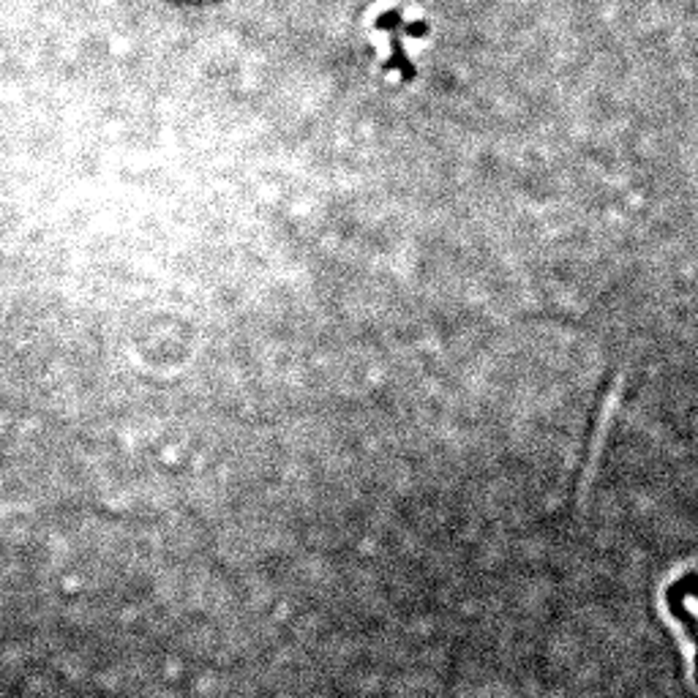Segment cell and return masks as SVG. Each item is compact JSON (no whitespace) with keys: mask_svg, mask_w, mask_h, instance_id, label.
Masks as SVG:
<instances>
[{"mask_svg":"<svg viewBox=\"0 0 698 698\" xmlns=\"http://www.w3.org/2000/svg\"><path fill=\"white\" fill-rule=\"evenodd\" d=\"M619 401H622V380L611 384V390L606 393V399L600 404V412H597V420H594L592 428V439H589V448H587V461L581 467V475H578V486H576V502L584 505L587 502V494H589V486L594 480V472H597V464H600V453H603V445H606V436H609L611 420L619 409Z\"/></svg>","mask_w":698,"mask_h":698,"instance_id":"cell-1","label":"cell"}]
</instances>
